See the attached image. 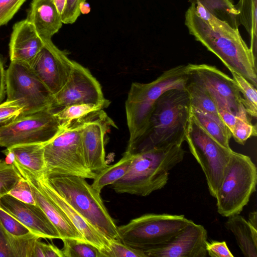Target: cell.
<instances>
[{"instance_id": "obj_41", "label": "cell", "mask_w": 257, "mask_h": 257, "mask_svg": "<svg viewBox=\"0 0 257 257\" xmlns=\"http://www.w3.org/2000/svg\"><path fill=\"white\" fill-rule=\"evenodd\" d=\"M0 257H16L12 235L0 224Z\"/></svg>"}, {"instance_id": "obj_28", "label": "cell", "mask_w": 257, "mask_h": 257, "mask_svg": "<svg viewBox=\"0 0 257 257\" xmlns=\"http://www.w3.org/2000/svg\"><path fill=\"white\" fill-rule=\"evenodd\" d=\"M239 12V21L250 36V48L255 54L256 39V0H240L235 5Z\"/></svg>"}, {"instance_id": "obj_24", "label": "cell", "mask_w": 257, "mask_h": 257, "mask_svg": "<svg viewBox=\"0 0 257 257\" xmlns=\"http://www.w3.org/2000/svg\"><path fill=\"white\" fill-rule=\"evenodd\" d=\"M185 89L189 95L191 107L198 109L220 123L225 125L219 115L214 100L205 88L188 79Z\"/></svg>"}, {"instance_id": "obj_46", "label": "cell", "mask_w": 257, "mask_h": 257, "mask_svg": "<svg viewBox=\"0 0 257 257\" xmlns=\"http://www.w3.org/2000/svg\"><path fill=\"white\" fill-rule=\"evenodd\" d=\"M247 221L253 227L257 229V212L256 211L249 213Z\"/></svg>"}, {"instance_id": "obj_1", "label": "cell", "mask_w": 257, "mask_h": 257, "mask_svg": "<svg viewBox=\"0 0 257 257\" xmlns=\"http://www.w3.org/2000/svg\"><path fill=\"white\" fill-rule=\"evenodd\" d=\"M185 25L189 34L216 55L230 72L241 75L256 88V56L238 29L215 17L199 2L188 8Z\"/></svg>"}, {"instance_id": "obj_17", "label": "cell", "mask_w": 257, "mask_h": 257, "mask_svg": "<svg viewBox=\"0 0 257 257\" xmlns=\"http://www.w3.org/2000/svg\"><path fill=\"white\" fill-rule=\"evenodd\" d=\"M20 175L29 183L36 201L58 231L61 239L70 238L86 241L64 212L48 196L42 188L37 176L24 168L16 160L13 163Z\"/></svg>"}, {"instance_id": "obj_39", "label": "cell", "mask_w": 257, "mask_h": 257, "mask_svg": "<svg viewBox=\"0 0 257 257\" xmlns=\"http://www.w3.org/2000/svg\"><path fill=\"white\" fill-rule=\"evenodd\" d=\"M86 0H66L65 7L61 16L62 21L64 24H72L80 16L79 5Z\"/></svg>"}, {"instance_id": "obj_3", "label": "cell", "mask_w": 257, "mask_h": 257, "mask_svg": "<svg viewBox=\"0 0 257 257\" xmlns=\"http://www.w3.org/2000/svg\"><path fill=\"white\" fill-rule=\"evenodd\" d=\"M132 155L128 171L112 188L119 194L147 196L165 186L169 171L182 161L185 151L174 145Z\"/></svg>"}, {"instance_id": "obj_33", "label": "cell", "mask_w": 257, "mask_h": 257, "mask_svg": "<svg viewBox=\"0 0 257 257\" xmlns=\"http://www.w3.org/2000/svg\"><path fill=\"white\" fill-rule=\"evenodd\" d=\"M257 130L256 124H253L249 116H236V120L231 136L238 144L244 145L250 137H256Z\"/></svg>"}, {"instance_id": "obj_15", "label": "cell", "mask_w": 257, "mask_h": 257, "mask_svg": "<svg viewBox=\"0 0 257 257\" xmlns=\"http://www.w3.org/2000/svg\"><path fill=\"white\" fill-rule=\"evenodd\" d=\"M111 127H117L103 109L89 114L81 133L84 159L88 168L97 174L106 168L104 137Z\"/></svg>"}, {"instance_id": "obj_26", "label": "cell", "mask_w": 257, "mask_h": 257, "mask_svg": "<svg viewBox=\"0 0 257 257\" xmlns=\"http://www.w3.org/2000/svg\"><path fill=\"white\" fill-rule=\"evenodd\" d=\"M188 2L191 4L200 3L215 17L238 29L239 12L233 0H188Z\"/></svg>"}, {"instance_id": "obj_13", "label": "cell", "mask_w": 257, "mask_h": 257, "mask_svg": "<svg viewBox=\"0 0 257 257\" xmlns=\"http://www.w3.org/2000/svg\"><path fill=\"white\" fill-rule=\"evenodd\" d=\"M77 103L110 104V101L104 97L100 83L89 70L74 61L66 83L54 95L51 109Z\"/></svg>"}, {"instance_id": "obj_23", "label": "cell", "mask_w": 257, "mask_h": 257, "mask_svg": "<svg viewBox=\"0 0 257 257\" xmlns=\"http://www.w3.org/2000/svg\"><path fill=\"white\" fill-rule=\"evenodd\" d=\"M45 143L20 145L8 148L15 157L16 161L36 175L46 170L44 146Z\"/></svg>"}, {"instance_id": "obj_38", "label": "cell", "mask_w": 257, "mask_h": 257, "mask_svg": "<svg viewBox=\"0 0 257 257\" xmlns=\"http://www.w3.org/2000/svg\"><path fill=\"white\" fill-rule=\"evenodd\" d=\"M26 0H0V27L7 24Z\"/></svg>"}, {"instance_id": "obj_25", "label": "cell", "mask_w": 257, "mask_h": 257, "mask_svg": "<svg viewBox=\"0 0 257 257\" xmlns=\"http://www.w3.org/2000/svg\"><path fill=\"white\" fill-rule=\"evenodd\" d=\"M133 158V155L124 152L117 163L108 165L96 174L91 184L92 187L100 193L104 187L112 185L121 179L128 171Z\"/></svg>"}, {"instance_id": "obj_32", "label": "cell", "mask_w": 257, "mask_h": 257, "mask_svg": "<svg viewBox=\"0 0 257 257\" xmlns=\"http://www.w3.org/2000/svg\"><path fill=\"white\" fill-rule=\"evenodd\" d=\"M22 178L13 164L0 159V198L8 194Z\"/></svg>"}, {"instance_id": "obj_5", "label": "cell", "mask_w": 257, "mask_h": 257, "mask_svg": "<svg viewBox=\"0 0 257 257\" xmlns=\"http://www.w3.org/2000/svg\"><path fill=\"white\" fill-rule=\"evenodd\" d=\"M42 176L90 225L109 241L120 240L117 226L100 193L86 179L75 176Z\"/></svg>"}, {"instance_id": "obj_31", "label": "cell", "mask_w": 257, "mask_h": 257, "mask_svg": "<svg viewBox=\"0 0 257 257\" xmlns=\"http://www.w3.org/2000/svg\"><path fill=\"white\" fill-rule=\"evenodd\" d=\"M62 249L64 257H102L100 250L93 245L76 239L64 238Z\"/></svg>"}, {"instance_id": "obj_20", "label": "cell", "mask_w": 257, "mask_h": 257, "mask_svg": "<svg viewBox=\"0 0 257 257\" xmlns=\"http://www.w3.org/2000/svg\"><path fill=\"white\" fill-rule=\"evenodd\" d=\"M41 175H36L44 192L64 212L85 241L102 252L107 250L109 240L84 219Z\"/></svg>"}, {"instance_id": "obj_9", "label": "cell", "mask_w": 257, "mask_h": 257, "mask_svg": "<svg viewBox=\"0 0 257 257\" xmlns=\"http://www.w3.org/2000/svg\"><path fill=\"white\" fill-rule=\"evenodd\" d=\"M185 141L204 173L210 195L215 198L233 151L224 147L215 140L191 113Z\"/></svg>"}, {"instance_id": "obj_7", "label": "cell", "mask_w": 257, "mask_h": 257, "mask_svg": "<svg viewBox=\"0 0 257 257\" xmlns=\"http://www.w3.org/2000/svg\"><path fill=\"white\" fill-rule=\"evenodd\" d=\"M256 182L257 169L250 158L233 151L215 196L218 213L227 217L240 214Z\"/></svg>"}, {"instance_id": "obj_8", "label": "cell", "mask_w": 257, "mask_h": 257, "mask_svg": "<svg viewBox=\"0 0 257 257\" xmlns=\"http://www.w3.org/2000/svg\"><path fill=\"white\" fill-rule=\"evenodd\" d=\"M190 221L183 215L148 213L117 226V230L121 242L144 251L168 242Z\"/></svg>"}, {"instance_id": "obj_45", "label": "cell", "mask_w": 257, "mask_h": 257, "mask_svg": "<svg viewBox=\"0 0 257 257\" xmlns=\"http://www.w3.org/2000/svg\"><path fill=\"white\" fill-rule=\"evenodd\" d=\"M2 152L6 156L5 160V162L9 164H13L15 160V157L14 153L8 148H6V149L3 151Z\"/></svg>"}, {"instance_id": "obj_47", "label": "cell", "mask_w": 257, "mask_h": 257, "mask_svg": "<svg viewBox=\"0 0 257 257\" xmlns=\"http://www.w3.org/2000/svg\"><path fill=\"white\" fill-rule=\"evenodd\" d=\"M59 13L62 16L65 9L66 0H53Z\"/></svg>"}, {"instance_id": "obj_6", "label": "cell", "mask_w": 257, "mask_h": 257, "mask_svg": "<svg viewBox=\"0 0 257 257\" xmlns=\"http://www.w3.org/2000/svg\"><path fill=\"white\" fill-rule=\"evenodd\" d=\"M89 114L63 126L56 136L45 144L44 175L95 178L96 174L92 172L86 163L81 138L83 127Z\"/></svg>"}, {"instance_id": "obj_16", "label": "cell", "mask_w": 257, "mask_h": 257, "mask_svg": "<svg viewBox=\"0 0 257 257\" xmlns=\"http://www.w3.org/2000/svg\"><path fill=\"white\" fill-rule=\"evenodd\" d=\"M207 232L191 220L168 242L144 252L147 257H205Z\"/></svg>"}, {"instance_id": "obj_34", "label": "cell", "mask_w": 257, "mask_h": 257, "mask_svg": "<svg viewBox=\"0 0 257 257\" xmlns=\"http://www.w3.org/2000/svg\"><path fill=\"white\" fill-rule=\"evenodd\" d=\"M0 224L9 234L13 236L22 237L32 234L28 228L1 207Z\"/></svg>"}, {"instance_id": "obj_22", "label": "cell", "mask_w": 257, "mask_h": 257, "mask_svg": "<svg viewBox=\"0 0 257 257\" xmlns=\"http://www.w3.org/2000/svg\"><path fill=\"white\" fill-rule=\"evenodd\" d=\"M224 225L233 234L244 256L257 257V229L239 214L228 216Z\"/></svg>"}, {"instance_id": "obj_10", "label": "cell", "mask_w": 257, "mask_h": 257, "mask_svg": "<svg viewBox=\"0 0 257 257\" xmlns=\"http://www.w3.org/2000/svg\"><path fill=\"white\" fill-rule=\"evenodd\" d=\"M8 100H19L24 105L22 115L51 109L54 95L31 67L11 62L6 71Z\"/></svg>"}, {"instance_id": "obj_18", "label": "cell", "mask_w": 257, "mask_h": 257, "mask_svg": "<svg viewBox=\"0 0 257 257\" xmlns=\"http://www.w3.org/2000/svg\"><path fill=\"white\" fill-rule=\"evenodd\" d=\"M0 207L40 238L61 239L55 227L37 204L23 202L7 194L0 198Z\"/></svg>"}, {"instance_id": "obj_12", "label": "cell", "mask_w": 257, "mask_h": 257, "mask_svg": "<svg viewBox=\"0 0 257 257\" xmlns=\"http://www.w3.org/2000/svg\"><path fill=\"white\" fill-rule=\"evenodd\" d=\"M187 65L188 79L205 88L214 100L216 107L229 109L236 116H249L242 104L241 93L233 78L213 66L206 64Z\"/></svg>"}, {"instance_id": "obj_27", "label": "cell", "mask_w": 257, "mask_h": 257, "mask_svg": "<svg viewBox=\"0 0 257 257\" xmlns=\"http://www.w3.org/2000/svg\"><path fill=\"white\" fill-rule=\"evenodd\" d=\"M190 113L199 125L215 140L224 147L231 149L229 146L231 133L225 125L192 107Z\"/></svg>"}, {"instance_id": "obj_21", "label": "cell", "mask_w": 257, "mask_h": 257, "mask_svg": "<svg viewBox=\"0 0 257 257\" xmlns=\"http://www.w3.org/2000/svg\"><path fill=\"white\" fill-rule=\"evenodd\" d=\"M26 19L43 40H51L63 24L53 0H32Z\"/></svg>"}, {"instance_id": "obj_40", "label": "cell", "mask_w": 257, "mask_h": 257, "mask_svg": "<svg viewBox=\"0 0 257 257\" xmlns=\"http://www.w3.org/2000/svg\"><path fill=\"white\" fill-rule=\"evenodd\" d=\"M207 253L211 257H233L225 241H207L206 242Z\"/></svg>"}, {"instance_id": "obj_30", "label": "cell", "mask_w": 257, "mask_h": 257, "mask_svg": "<svg viewBox=\"0 0 257 257\" xmlns=\"http://www.w3.org/2000/svg\"><path fill=\"white\" fill-rule=\"evenodd\" d=\"M241 93L242 94V104L247 114L256 118L257 114V90L250 82L241 75L230 72Z\"/></svg>"}, {"instance_id": "obj_44", "label": "cell", "mask_w": 257, "mask_h": 257, "mask_svg": "<svg viewBox=\"0 0 257 257\" xmlns=\"http://www.w3.org/2000/svg\"><path fill=\"white\" fill-rule=\"evenodd\" d=\"M38 238L34 244L32 257H45L44 245V243Z\"/></svg>"}, {"instance_id": "obj_14", "label": "cell", "mask_w": 257, "mask_h": 257, "mask_svg": "<svg viewBox=\"0 0 257 257\" xmlns=\"http://www.w3.org/2000/svg\"><path fill=\"white\" fill-rule=\"evenodd\" d=\"M44 45L37 55L32 69L53 95L59 92L67 81L74 61L60 50L51 40H44Z\"/></svg>"}, {"instance_id": "obj_19", "label": "cell", "mask_w": 257, "mask_h": 257, "mask_svg": "<svg viewBox=\"0 0 257 257\" xmlns=\"http://www.w3.org/2000/svg\"><path fill=\"white\" fill-rule=\"evenodd\" d=\"M44 45L33 25L26 19L14 24L9 43L10 57L15 62L32 66Z\"/></svg>"}, {"instance_id": "obj_11", "label": "cell", "mask_w": 257, "mask_h": 257, "mask_svg": "<svg viewBox=\"0 0 257 257\" xmlns=\"http://www.w3.org/2000/svg\"><path fill=\"white\" fill-rule=\"evenodd\" d=\"M59 120L51 109L21 115L0 126V147L46 143L62 129Z\"/></svg>"}, {"instance_id": "obj_42", "label": "cell", "mask_w": 257, "mask_h": 257, "mask_svg": "<svg viewBox=\"0 0 257 257\" xmlns=\"http://www.w3.org/2000/svg\"><path fill=\"white\" fill-rule=\"evenodd\" d=\"M6 93V71L0 58V103L3 100Z\"/></svg>"}, {"instance_id": "obj_37", "label": "cell", "mask_w": 257, "mask_h": 257, "mask_svg": "<svg viewBox=\"0 0 257 257\" xmlns=\"http://www.w3.org/2000/svg\"><path fill=\"white\" fill-rule=\"evenodd\" d=\"M8 194L23 202L36 204L31 187L28 181L23 177Z\"/></svg>"}, {"instance_id": "obj_29", "label": "cell", "mask_w": 257, "mask_h": 257, "mask_svg": "<svg viewBox=\"0 0 257 257\" xmlns=\"http://www.w3.org/2000/svg\"><path fill=\"white\" fill-rule=\"evenodd\" d=\"M108 104L77 103L66 106L54 111L62 126L73 120L79 118L95 111L107 107Z\"/></svg>"}, {"instance_id": "obj_4", "label": "cell", "mask_w": 257, "mask_h": 257, "mask_svg": "<svg viewBox=\"0 0 257 257\" xmlns=\"http://www.w3.org/2000/svg\"><path fill=\"white\" fill-rule=\"evenodd\" d=\"M188 81L187 65H180L164 71L150 82L132 83L125 102L130 136L127 145L144 132L159 97L170 89H185Z\"/></svg>"}, {"instance_id": "obj_48", "label": "cell", "mask_w": 257, "mask_h": 257, "mask_svg": "<svg viewBox=\"0 0 257 257\" xmlns=\"http://www.w3.org/2000/svg\"><path fill=\"white\" fill-rule=\"evenodd\" d=\"M79 11L81 14L84 15L88 14L91 11L89 4L86 1L81 3L79 5Z\"/></svg>"}, {"instance_id": "obj_35", "label": "cell", "mask_w": 257, "mask_h": 257, "mask_svg": "<svg viewBox=\"0 0 257 257\" xmlns=\"http://www.w3.org/2000/svg\"><path fill=\"white\" fill-rule=\"evenodd\" d=\"M102 257H147L141 250L124 244L120 240L109 241L107 250L101 252Z\"/></svg>"}, {"instance_id": "obj_36", "label": "cell", "mask_w": 257, "mask_h": 257, "mask_svg": "<svg viewBox=\"0 0 257 257\" xmlns=\"http://www.w3.org/2000/svg\"><path fill=\"white\" fill-rule=\"evenodd\" d=\"M24 110V105L18 100H8L0 104V124L8 123L21 115Z\"/></svg>"}, {"instance_id": "obj_2", "label": "cell", "mask_w": 257, "mask_h": 257, "mask_svg": "<svg viewBox=\"0 0 257 257\" xmlns=\"http://www.w3.org/2000/svg\"><path fill=\"white\" fill-rule=\"evenodd\" d=\"M186 89H173L158 99L142 135L127 145L125 153L136 154L171 145H182L190 117Z\"/></svg>"}, {"instance_id": "obj_43", "label": "cell", "mask_w": 257, "mask_h": 257, "mask_svg": "<svg viewBox=\"0 0 257 257\" xmlns=\"http://www.w3.org/2000/svg\"><path fill=\"white\" fill-rule=\"evenodd\" d=\"M45 257H64L62 249L52 244L44 243Z\"/></svg>"}]
</instances>
